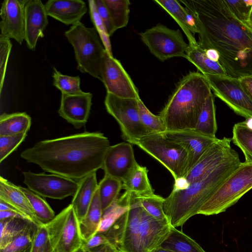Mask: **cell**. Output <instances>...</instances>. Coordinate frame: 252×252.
Masks as SVG:
<instances>
[{"label": "cell", "instance_id": "1", "mask_svg": "<svg viewBox=\"0 0 252 252\" xmlns=\"http://www.w3.org/2000/svg\"><path fill=\"white\" fill-rule=\"evenodd\" d=\"M197 31L198 43L216 50L226 75H252V30L239 21L224 0H180Z\"/></svg>", "mask_w": 252, "mask_h": 252}, {"label": "cell", "instance_id": "2", "mask_svg": "<svg viewBox=\"0 0 252 252\" xmlns=\"http://www.w3.org/2000/svg\"><path fill=\"white\" fill-rule=\"evenodd\" d=\"M110 147L102 133L85 131L40 141L20 156L45 171L79 180L101 169Z\"/></svg>", "mask_w": 252, "mask_h": 252}, {"label": "cell", "instance_id": "3", "mask_svg": "<svg viewBox=\"0 0 252 252\" xmlns=\"http://www.w3.org/2000/svg\"><path fill=\"white\" fill-rule=\"evenodd\" d=\"M127 211L103 233L118 252H152L160 247L170 233L168 221L159 220L128 191L117 200Z\"/></svg>", "mask_w": 252, "mask_h": 252}, {"label": "cell", "instance_id": "4", "mask_svg": "<svg viewBox=\"0 0 252 252\" xmlns=\"http://www.w3.org/2000/svg\"><path fill=\"white\" fill-rule=\"evenodd\" d=\"M241 163L238 155L202 180L184 189H173L163 203V211L170 225L175 228L182 227L189 218L198 214L204 203Z\"/></svg>", "mask_w": 252, "mask_h": 252}, {"label": "cell", "instance_id": "5", "mask_svg": "<svg viewBox=\"0 0 252 252\" xmlns=\"http://www.w3.org/2000/svg\"><path fill=\"white\" fill-rule=\"evenodd\" d=\"M212 90L205 76L190 72L178 83L159 116L167 131L195 129Z\"/></svg>", "mask_w": 252, "mask_h": 252}, {"label": "cell", "instance_id": "6", "mask_svg": "<svg viewBox=\"0 0 252 252\" xmlns=\"http://www.w3.org/2000/svg\"><path fill=\"white\" fill-rule=\"evenodd\" d=\"M64 35L73 47L77 69L102 81L101 65L106 49L95 28H87L80 22Z\"/></svg>", "mask_w": 252, "mask_h": 252}, {"label": "cell", "instance_id": "7", "mask_svg": "<svg viewBox=\"0 0 252 252\" xmlns=\"http://www.w3.org/2000/svg\"><path fill=\"white\" fill-rule=\"evenodd\" d=\"M252 189V163L242 162L204 203L198 214L210 216L225 212Z\"/></svg>", "mask_w": 252, "mask_h": 252}, {"label": "cell", "instance_id": "8", "mask_svg": "<svg viewBox=\"0 0 252 252\" xmlns=\"http://www.w3.org/2000/svg\"><path fill=\"white\" fill-rule=\"evenodd\" d=\"M133 144L160 162L171 173L176 183L184 178L188 154L179 144L167 139L162 133L149 134Z\"/></svg>", "mask_w": 252, "mask_h": 252}, {"label": "cell", "instance_id": "9", "mask_svg": "<svg viewBox=\"0 0 252 252\" xmlns=\"http://www.w3.org/2000/svg\"><path fill=\"white\" fill-rule=\"evenodd\" d=\"M139 99L122 98L107 93L104 100L107 112L116 120L123 136L131 144L150 134L140 120Z\"/></svg>", "mask_w": 252, "mask_h": 252}, {"label": "cell", "instance_id": "10", "mask_svg": "<svg viewBox=\"0 0 252 252\" xmlns=\"http://www.w3.org/2000/svg\"><path fill=\"white\" fill-rule=\"evenodd\" d=\"M45 226L54 252H76L82 247L79 222L71 204Z\"/></svg>", "mask_w": 252, "mask_h": 252}, {"label": "cell", "instance_id": "11", "mask_svg": "<svg viewBox=\"0 0 252 252\" xmlns=\"http://www.w3.org/2000/svg\"><path fill=\"white\" fill-rule=\"evenodd\" d=\"M139 35L150 52L161 62L176 57L186 58L189 45L179 30L159 24Z\"/></svg>", "mask_w": 252, "mask_h": 252}, {"label": "cell", "instance_id": "12", "mask_svg": "<svg viewBox=\"0 0 252 252\" xmlns=\"http://www.w3.org/2000/svg\"><path fill=\"white\" fill-rule=\"evenodd\" d=\"M231 138L218 139L201 156L184 178L175 183L176 189L186 188L191 183L201 180L229 159L238 156L230 146Z\"/></svg>", "mask_w": 252, "mask_h": 252}, {"label": "cell", "instance_id": "13", "mask_svg": "<svg viewBox=\"0 0 252 252\" xmlns=\"http://www.w3.org/2000/svg\"><path fill=\"white\" fill-rule=\"evenodd\" d=\"M214 94L246 120L252 118V100L239 79L227 75H206Z\"/></svg>", "mask_w": 252, "mask_h": 252}, {"label": "cell", "instance_id": "14", "mask_svg": "<svg viewBox=\"0 0 252 252\" xmlns=\"http://www.w3.org/2000/svg\"><path fill=\"white\" fill-rule=\"evenodd\" d=\"M24 183L28 189L43 197L62 200L76 192L78 182L56 174L24 172Z\"/></svg>", "mask_w": 252, "mask_h": 252}, {"label": "cell", "instance_id": "15", "mask_svg": "<svg viewBox=\"0 0 252 252\" xmlns=\"http://www.w3.org/2000/svg\"><path fill=\"white\" fill-rule=\"evenodd\" d=\"M101 75L107 93L124 98L140 99L138 89L120 62L106 50L102 62Z\"/></svg>", "mask_w": 252, "mask_h": 252}, {"label": "cell", "instance_id": "16", "mask_svg": "<svg viewBox=\"0 0 252 252\" xmlns=\"http://www.w3.org/2000/svg\"><path fill=\"white\" fill-rule=\"evenodd\" d=\"M132 145L122 142L110 146L105 155L101 167L105 175L122 182L126 179L138 164Z\"/></svg>", "mask_w": 252, "mask_h": 252}, {"label": "cell", "instance_id": "17", "mask_svg": "<svg viewBox=\"0 0 252 252\" xmlns=\"http://www.w3.org/2000/svg\"><path fill=\"white\" fill-rule=\"evenodd\" d=\"M26 0H5L0 8L1 35L21 44L25 40V4Z\"/></svg>", "mask_w": 252, "mask_h": 252}, {"label": "cell", "instance_id": "18", "mask_svg": "<svg viewBox=\"0 0 252 252\" xmlns=\"http://www.w3.org/2000/svg\"><path fill=\"white\" fill-rule=\"evenodd\" d=\"M93 94L83 91L72 94H62L59 115L76 128L84 126L89 119Z\"/></svg>", "mask_w": 252, "mask_h": 252}, {"label": "cell", "instance_id": "19", "mask_svg": "<svg viewBox=\"0 0 252 252\" xmlns=\"http://www.w3.org/2000/svg\"><path fill=\"white\" fill-rule=\"evenodd\" d=\"M162 134L167 139L182 146L187 151L188 163L186 175L193 168L207 149L218 139L204 135L190 129L166 131Z\"/></svg>", "mask_w": 252, "mask_h": 252}, {"label": "cell", "instance_id": "20", "mask_svg": "<svg viewBox=\"0 0 252 252\" xmlns=\"http://www.w3.org/2000/svg\"><path fill=\"white\" fill-rule=\"evenodd\" d=\"M48 24V15L40 0H26L25 4V40L28 48L35 49L39 38Z\"/></svg>", "mask_w": 252, "mask_h": 252}, {"label": "cell", "instance_id": "21", "mask_svg": "<svg viewBox=\"0 0 252 252\" xmlns=\"http://www.w3.org/2000/svg\"><path fill=\"white\" fill-rule=\"evenodd\" d=\"M44 7L48 16L66 25L80 22L88 10L86 3L81 0H49Z\"/></svg>", "mask_w": 252, "mask_h": 252}, {"label": "cell", "instance_id": "22", "mask_svg": "<svg viewBox=\"0 0 252 252\" xmlns=\"http://www.w3.org/2000/svg\"><path fill=\"white\" fill-rule=\"evenodd\" d=\"M0 200L11 205L29 220L42 225L35 215V212L26 195L19 186L0 177Z\"/></svg>", "mask_w": 252, "mask_h": 252}, {"label": "cell", "instance_id": "23", "mask_svg": "<svg viewBox=\"0 0 252 252\" xmlns=\"http://www.w3.org/2000/svg\"><path fill=\"white\" fill-rule=\"evenodd\" d=\"M157 4L164 9L177 23L187 37L189 45L195 47L198 42L195 37L197 31L193 22L187 10L178 0H154Z\"/></svg>", "mask_w": 252, "mask_h": 252}, {"label": "cell", "instance_id": "24", "mask_svg": "<svg viewBox=\"0 0 252 252\" xmlns=\"http://www.w3.org/2000/svg\"><path fill=\"white\" fill-rule=\"evenodd\" d=\"M77 190L71 205L80 222L85 216L94 195L98 189L96 172L92 173L78 180Z\"/></svg>", "mask_w": 252, "mask_h": 252}, {"label": "cell", "instance_id": "25", "mask_svg": "<svg viewBox=\"0 0 252 252\" xmlns=\"http://www.w3.org/2000/svg\"><path fill=\"white\" fill-rule=\"evenodd\" d=\"M102 214L103 211L97 189L85 216L79 222L80 233L83 241L89 239L98 232Z\"/></svg>", "mask_w": 252, "mask_h": 252}, {"label": "cell", "instance_id": "26", "mask_svg": "<svg viewBox=\"0 0 252 252\" xmlns=\"http://www.w3.org/2000/svg\"><path fill=\"white\" fill-rule=\"evenodd\" d=\"M194 64L201 73L206 75H226V72L219 62L210 60L206 54V49L199 43L195 47L189 45L186 58Z\"/></svg>", "mask_w": 252, "mask_h": 252}, {"label": "cell", "instance_id": "27", "mask_svg": "<svg viewBox=\"0 0 252 252\" xmlns=\"http://www.w3.org/2000/svg\"><path fill=\"white\" fill-rule=\"evenodd\" d=\"M32 119L26 112L4 113L0 116V136L28 132Z\"/></svg>", "mask_w": 252, "mask_h": 252}, {"label": "cell", "instance_id": "28", "mask_svg": "<svg viewBox=\"0 0 252 252\" xmlns=\"http://www.w3.org/2000/svg\"><path fill=\"white\" fill-rule=\"evenodd\" d=\"M160 247L173 252H206L194 240L173 226Z\"/></svg>", "mask_w": 252, "mask_h": 252}, {"label": "cell", "instance_id": "29", "mask_svg": "<svg viewBox=\"0 0 252 252\" xmlns=\"http://www.w3.org/2000/svg\"><path fill=\"white\" fill-rule=\"evenodd\" d=\"M148 172L146 167L137 164L122 182V189L138 194L154 192L148 178Z\"/></svg>", "mask_w": 252, "mask_h": 252}, {"label": "cell", "instance_id": "30", "mask_svg": "<svg viewBox=\"0 0 252 252\" xmlns=\"http://www.w3.org/2000/svg\"><path fill=\"white\" fill-rule=\"evenodd\" d=\"M204 135L215 138L217 130L216 107L212 93L207 98L196 126L193 129Z\"/></svg>", "mask_w": 252, "mask_h": 252}, {"label": "cell", "instance_id": "31", "mask_svg": "<svg viewBox=\"0 0 252 252\" xmlns=\"http://www.w3.org/2000/svg\"><path fill=\"white\" fill-rule=\"evenodd\" d=\"M122 189V182L109 175L104 177L98 184V190L103 212L118 199Z\"/></svg>", "mask_w": 252, "mask_h": 252}, {"label": "cell", "instance_id": "32", "mask_svg": "<svg viewBox=\"0 0 252 252\" xmlns=\"http://www.w3.org/2000/svg\"><path fill=\"white\" fill-rule=\"evenodd\" d=\"M231 138L233 143L243 153L247 163H252V128L249 127L245 121L234 125Z\"/></svg>", "mask_w": 252, "mask_h": 252}, {"label": "cell", "instance_id": "33", "mask_svg": "<svg viewBox=\"0 0 252 252\" xmlns=\"http://www.w3.org/2000/svg\"><path fill=\"white\" fill-rule=\"evenodd\" d=\"M19 187L29 199L41 225H46L54 220L56 217L54 211L42 196L28 188Z\"/></svg>", "mask_w": 252, "mask_h": 252}, {"label": "cell", "instance_id": "34", "mask_svg": "<svg viewBox=\"0 0 252 252\" xmlns=\"http://www.w3.org/2000/svg\"><path fill=\"white\" fill-rule=\"evenodd\" d=\"M32 221L21 219L0 220V250L8 246Z\"/></svg>", "mask_w": 252, "mask_h": 252}, {"label": "cell", "instance_id": "35", "mask_svg": "<svg viewBox=\"0 0 252 252\" xmlns=\"http://www.w3.org/2000/svg\"><path fill=\"white\" fill-rule=\"evenodd\" d=\"M39 226L31 221L22 232L0 252H31Z\"/></svg>", "mask_w": 252, "mask_h": 252}, {"label": "cell", "instance_id": "36", "mask_svg": "<svg viewBox=\"0 0 252 252\" xmlns=\"http://www.w3.org/2000/svg\"><path fill=\"white\" fill-rule=\"evenodd\" d=\"M117 30L126 27L128 22L130 1L128 0H102Z\"/></svg>", "mask_w": 252, "mask_h": 252}, {"label": "cell", "instance_id": "37", "mask_svg": "<svg viewBox=\"0 0 252 252\" xmlns=\"http://www.w3.org/2000/svg\"><path fill=\"white\" fill-rule=\"evenodd\" d=\"M134 193L141 205L149 214L159 220L168 221L163 209L164 198L154 192L143 194Z\"/></svg>", "mask_w": 252, "mask_h": 252}, {"label": "cell", "instance_id": "38", "mask_svg": "<svg viewBox=\"0 0 252 252\" xmlns=\"http://www.w3.org/2000/svg\"><path fill=\"white\" fill-rule=\"evenodd\" d=\"M138 107L141 121L150 134L163 133L167 131L160 117L151 112L141 99L138 100Z\"/></svg>", "mask_w": 252, "mask_h": 252}, {"label": "cell", "instance_id": "39", "mask_svg": "<svg viewBox=\"0 0 252 252\" xmlns=\"http://www.w3.org/2000/svg\"><path fill=\"white\" fill-rule=\"evenodd\" d=\"M52 77L54 86L60 90L62 94H72L82 91L78 76L73 77L63 75L54 67Z\"/></svg>", "mask_w": 252, "mask_h": 252}, {"label": "cell", "instance_id": "40", "mask_svg": "<svg viewBox=\"0 0 252 252\" xmlns=\"http://www.w3.org/2000/svg\"><path fill=\"white\" fill-rule=\"evenodd\" d=\"M117 200L103 212L97 232L103 233L106 231L127 211V207L118 203Z\"/></svg>", "mask_w": 252, "mask_h": 252}, {"label": "cell", "instance_id": "41", "mask_svg": "<svg viewBox=\"0 0 252 252\" xmlns=\"http://www.w3.org/2000/svg\"><path fill=\"white\" fill-rule=\"evenodd\" d=\"M28 132L0 136V162L15 151L24 141Z\"/></svg>", "mask_w": 252, "mask_h": 252}, {"label": "cell", "instance_id": "42", "mask_svg": "<svg viewBox=\"0 0 252 252\" xmlns=\"http://www.w3.org/2000/svg\"><path fill=\"white\" fill-rule=\"evenodd\" d=\"M88 2L91 20L101 38L106 50L109 55L113 56L109 36L107 33L104 25L96 11L94 0H89Z\"/></svg>", "mask_w": 252, "mask_h": 252}, {"label": "cell", "instance_id": "43", "mask_svg": "<svg viewBox=\"0 0 252 252\" xmlns=\"http://www.w3.org/2000/svg\"><path fill=\"white\" fill-rule=\"evenodd\" d=\"M234 16L241 22L248 20L252 7V0H224Z\"/></svg>", "mask_w": 252, "mask_h": 252}, {"label": "cell", "instance_id": "44", "mask_svg": "<svg viewBox=\"0 0 252 252\" xmlns=\"http://www.w3.org/2000/svg\"><path fill=\"white\" fill-rule=\"evenodd\" d=\"M12 48L9 38L0 35V93L4 81L7 62Z\"/></svg>", "mask_w": 252, "mask_h": 252}, {"label": "cell", "instance_id": "45", "mask_svg": "<svg viewBox=\"0 0 252 252\" xmlns=\"http://www.w3.org/2000/svg\"><path fill=\"white\" fill-rule=\"evenodd\" d=\"M31 252H53L48 230L45 225L39 226Z\"/></svg>", "mask_w": 252, "mask_h": 252}, {"label": "cell", "instance_id": "46", "mask_svg": "<svg viewBox=\"0 0 252 252\" xmlns=\"http://www.w3.org/2000/svg\"><path fill=\"white\" fill-rule=\"evenodd\" d=\"M96 11L102 21L107 33L110 37L116 31L110 13L102 0H94Z\"/></svg>", "mask_w": 252, "mask_h": 252}, {"label": "cell", "instance_id": "47", "mask_svg": "<svg viewBox=\"0 0 252 252\" xmlns=\"http://www.w3.org/2000/svg\"><path fill=\"white\" fill-rule=\"evenodd\" d=\"M107 244L110 243L105 235L103 233L97 232L89 239L83 240L82 248L87 251Z\"/></svg>", "mask_w": 252, "mask_h": 252}, {"label": "cell", "instance_id": "48", "mask_svg": "<svg viewBox=\"0 0 252 252\" xmlns=\"http://www.w3.org/2000/svg\"><path fill=\"white\" fill-rule=\"evenodd\" d=\"M239 80L244 90L252 100V75L242 77Z\"/></svg>", "mask_w": 252, "mask_h": 252}, {"label": "cell", "instance_id": "49", "mask_svg": "<svg viewBox=\"0 0 252 252\" xmlns=\"http://www.w3.org/2000/svg\"><path fill=\"white\" fill-rule=\"evenodd\" d=\"M7 219H21L29 220L26 217L22 214L13 211H0V220Z\"/></svg>", "mask_w": 252, "mask_h": 252}, {"label": "cell", "instance_id": "50", "mask_svg": "<svg viewBox=\"0 0 252 252\" xmlns=\"http://www.w3.org/2000/svg\"><path fill=\"white\" fill-rule=\"evenodd\" d=\"M86 251L87 252H118L116 249L110 244H104Z\"/></svg>", "mask_w": 252, "mask_h": 252}, {"label": "cell", "instance_id": "51", "mask_svg": "<svg viewBox=\"0 0 252 252\" xmlns=\"http://www.w3.org/2000/svg\"><path fill=\"white\" fill-rule=\"evenodd\" d=\"M206 54L210 60L219 62L220 55L216 50L212 48L206 49Z\"/></svg>", "mask_w": 252, "mask_h": 252}, {"label": "cell", "instance_id": "52", "mask_svg": "<svg viewBox=\"0 0 252 252\" xmlns=\"http://www.w3.org/2000/svg\"><path fill=\"white\" fill-rule=\"evenodd\" d=\"M252 30V7L247 21L244 23Z\"/></svg>", "mask_w": 252, "mask_h": 252}, {"label": "cell", "instance_id": "53", "mask_svg": "<svg viewBox=\"0 0 252 252\" xmlns=\"http://www.w3.org/2000/svg\"><path fill=\"white\" fill-rule=\"evenodd\" d=\"M152 252H173L172 251H170L169 250H168V249H166L165 248H163L160 247L158 248V249L155 250L154 251H153Z\"/></svg>", "mask_w": 252, "mask_h": 252}, {"label": "cell", "instance_id": "54", "mask_svg": "<svg viewBox=\"0 0 252 252\" xmlns=\"http://www.w3.org/2000/svg\"><path fill=\"white\" fill-rule=\"evenodd\" d=\"M76 252H87V251L81 247Z\"/></svg>", "mask_w": 252, "mask_h": 252}, {"label": "cell", "instance_id": "55", "mask_svg": "<svg viewBox=\"0 0 252 252\" xmlns=\"http://www.w3.org/2000/svg\"><path fill=\"white\" fill-rule=\"evenodd\" d=\"M53 252H54V251H53Z\"/></svg>", "mask_w": 252, "mask_h": 252}]
</instances>
